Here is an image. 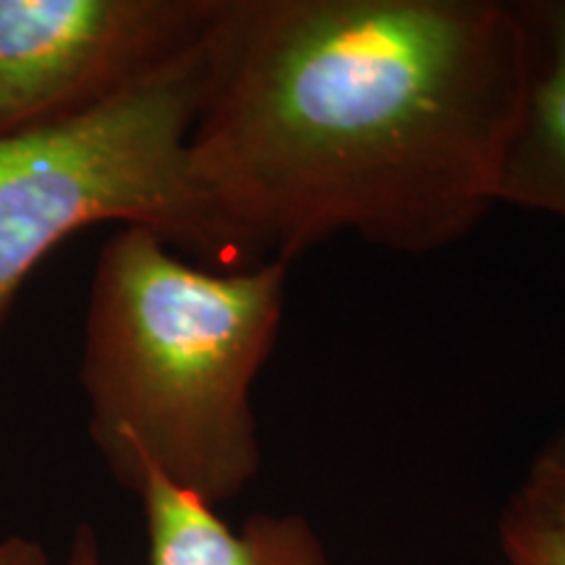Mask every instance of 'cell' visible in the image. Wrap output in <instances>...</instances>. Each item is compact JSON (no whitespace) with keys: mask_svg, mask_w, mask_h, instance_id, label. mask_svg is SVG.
<instances>
[{"mask_svg":"<svg viewBox=\"0 0 565 565\" xmlns=\"http://www.w3.org/2000/svg\"><path fill=\"white\" fill-rule=\"evenodd\" d=\"M508 511L565 534V427L529 463Z\"/></svg>","mask_w":565,"mask_h":565,"instance_id":"52a82bcc","label":"cell"},{"mask_svg":"<svg viewBox=\"0 0 565 565\" xmlns=\"http://www.w3.org/2000/svg\"><path fill=\"white\" fill-rule=\"evenodd\" d=\"M0 565H53L47 550L30 536L13 534L0 542Z\"/></svg>","mask_w":565,"mask_h":565,"instance_id":"9c48e42d","label":"cell"},{"mask_svg":"<svg viewBox=\"0 0 565 565\" xmlns=\"http://www.w3.org/2000/svg\"><path fill=\"white\" fill-rule=\"evenodd\" d=\"M500 547L508 565H565V534L508 511L500 519Z\"/></svg>","mask_w":565,"mask_h":565,"instance_id":"ba28073f","label":"cell"},{"mask_svg":"<svg viewBox=\"0 0 565 565\" xmlns=\"http://www.w3.org/2000/svg\"><path fill=\"white\" fill-rule=\"evenodd\" d=\"M141 500L150 565H333L322 536L301 513H254L231 529L215 505L154 469L141 471ZM66 565H103L89 524L76 526Z\"/></svg>","mask_w":565,"mask_h":565,"instance_id":"5b68a950","label":"cell"},{"mask_svg":"<svg viewBox=\"0 0 565 565\" xmlns=\"http://www.w3.org/2000/svg\"><path fill=\"white\" fill-rule=\"evenodd\" d=\"M532 74L498 202L565 223V0H529Z\"/></svg>","mask_w":565,"mask_h":565,"instance_id":"8992f818","label":"cell"},{"mask_svg":"<svg viewBox=\"0 0 565 565\" xmlns=\"http://www.w3.org/2000/svg\"><path fill=\"white\" fill-rule=\"evenodd\" d=\"M202 42L97 108L0 137V330L34 267L89 225H141L200 263L252 265L192 173Z\"/></svg>","mask_w":565,"mask_h":565,"instance_id":"3957f363","label":"cell"},{"mask_svg":"<svg viewBox=\"0 0 565 565\" xmlns=\"http://www.w3.org/2000/svg\"><path fill=\"white\" fill-rule=\"evenodd\" d=\"M288 267H207L121 225L92 273L79 383L89 440L134 492L154 469L212 505L263 469L254 385L278 343Z\"/></svg>","mask_w":565,"mask_h":565,"instance_id":"7a4b0ae2","label":"cell"},{"mask_svg":"<svg viewBox=\"0 0 565 565\" xmlns=\"http://www.w3.org/2000/svg\"><path fill=\"white\" fill-rule=\"evenodd\" d=\"M532 38L505 0H217L192 173L249 263L456 244L498 207Z\"/></svg>","mask_w":565,"mask_h":565,"instance_id":"6da1fadb","label":"cell"},{"mask_svg":"<svg viewBox=\"0 0 565 565\" xmlns=\"http://www.w3.org/2000/svg\"><path fill=\"white\" fill-rule=\"evenodd\" d=\"M217 0H0V137L121 95L194 51Z\"/></svg>","mask_w":565,"mask_h":565,"instance_id":"277c9868","label":"cell"}]
</instances>
